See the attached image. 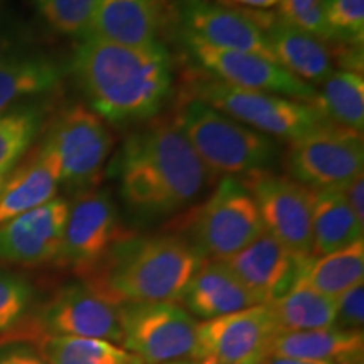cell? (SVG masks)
Segmentation results:
<instances>
[{
  "label": "cell",
  "instance_id": "cell-1",
  "mask_svg": "<svg viewBox=\"0 0 364 364\" xmlns=\"http://www.w3.org/2000/svg\"><path fill=\"white\" fill-rule=\"evenodd\" d=\"M71 70L90 110L117 127L154 120L174 91V61L164 43L134 48L88 34L76 44Z\"/></svg>",
  "mask_w": 364,
  "mask_h": 364
},
{
  "label": "cell",
  "instance_id": "cell-2",
  "mask_svg": "<svg viewBox=\"0 0 364 364\" xmlns=\"http://www.w3.org/2000/svg\"><path fill=\"white\" fill-rule=\"evenodd\" d=\"M110 171L127 208L144 220L182 211L216 179L174 122L156 118L125 140Z\"/></svg>",
  "mask_w": 364,
  "mask_h": 364
},
{
  "label": "cell",
  "instance_id": "cell-3",
  "mask_svg": "<svg viewBox=\"0 0 364 364\" xmlns=\"http://www.w3.org/2000/svg\"><path fill=\"white\" fill-rule=\"evenodd\" d=\"M204 258L177 235H124L85 282L112 304L179 302Z\"/></svg>",
  "mask_w": 364,
  "mask_h": 364
},
{
  "label": "cell",
  "instance_id": "cell-4",
  "mask_svg": "<svg viewBox=\"0 0 364 364\" xmlns=\"http://www.w3.org/2000/svg\"><path fill=\"white\" fill-rule=\"evenodd\" d=\"M172 122L215 176L236 177L268 171L280 156L275 139L188 95H182L177 103Z\"/></svg>",
  "mask_w": 364,
  "mask_h": 364
},
{
  "label": "cell",
  "instance_id": "cell-5",
  "mask_svg": "<svg viewBox=\"0 0 364 364\" xmlns=\"http://www.w3.org/2000/svg\"><path fill=\"white\" fill-rule=\"evenodd\" d=\"M184 95L206 103L252 130L287 142L327 124L312 103L265 91L238 88L199 70H194L188 76Z\"/></svg>",
  "mask_w": 364,
  "mask_h": 364
},
{
  "label": "cell",
  "instance_id": "cell-6",
  "mask_svg": "<svg viewBox=\"0 0 364 364\" xmlns=\"http://www.w3.org/2000/svg\"><path fill=\"white\" fill-rule=\"evenodd\" d=\"M257 204L238 177L223 176L188 223L186 238L204 260H226L263 233Z\"/></svg>",
  "mask_w": 364,
  "mask_h": 364
},
{
  "label": "cell",
  "instance_id": "cell-7",
  "mask_svg": "<svg viewBox=\"0 0 364 364\" xmlns=\"http://www.w3.org/2000/svg\"><path fill=\"white\" fill-rule=\"evenodd\" d=\"M120 346L144 364L193 359L198 322L179 302L118 304Z\"/></svg>",
  "mask_w": 364,
  "mask_h": 364
},
{
  "label": "cell",
  "instance_id": "cell-8",
  "mask_svg": "<svg viewBox=\"0 0 364 364\" xmlns=\"http://www.w3.org/2000/svg\"><path fill=\"white\" fill-rule=\"evenodd\" d=\"M43 147L56 161L61 184L83 193L102 179L113 136L93 110L85 105H73L54 120Z\"/></svg>",
  "mask_w": 364,
  "mask_h": 364
},
{
  "label": "cell",
  "instance_id": "cell-9",
  "mask_svg": "<svg viewBox=\"0 0 364 364\" xmlns=\"http://www.w3.org/2000/svg\"><path fill=\"white\" fill-rule=\"evenodd\" d=\"M9 332H21L33 341L39 338H83L120 343L117 306L86 282H75L58 290L31 322Z\"/></svg>",
  "mask_w": 364,
  "mask_h": 364
},
{
  "label": "cell",
  "instance_id": "cell-10",
  "mask_svg": "<svg viewBox=\"0 0 364 364\" xmlns=\"http://www.w3.org/2000/svg\"><path fill=\"white\" fill-rule=\"evenodd\" d=\"M285 167L311 189L344 188L363 174V134L327 124L289 142Z\"/></svg>",
  "mask_w": 364,
  "mask_h": 364
},
{
  "label": "cell",
  "instance_id": "cell-11",
  "mask_svg": "<svg viewBox=\"0 0 364 364\" xmlns=\"http://www.w3.org/2000/svg\"><path fill=\"white\" fill-rule=\"evenodd\" d=\"M241 182L257 204L263 230L295 257H312L314 189L270 171L247 174Z\"/></svg>",
  "mask_w": 364,
  "mask_h": 364
},
{
  "label": "cell",
  "instance_id": "cell-12",
  "mask_svg": "<svg viewBox=\"0 0 364 364\" xmlns=\"http://www.w3.org/2000/svg\"><path fill=\"white\" fill-rule=\"evenodd\" d=\"M280 332L268 306L209 318L196 329L193 359L215 364H267Z\"/></svg>",
  "mask_w": 364,
  "mask_h": 364
},
{
  "label": "cell",
  "instance_id": "cell-13",
  "mask_svg": "<svg viewBox=\"0 0 364 364\" xmlns=\"http://www.w3.org/2000/svg\"><path fill=\"white\" fill-rule=\"evenodd\" d=\"M181 48L188 54L189 61L199 71L231 86L245 90L265 91L280 97L314 103L316 86L299 80L292 73L257 54L216 49L201 43L193 36L177 33Z\"/></svg>",
  "mask_w": 364,
  "mask_h": 364
},
{
  "label": "cell",
  "instance_id": "cell-14",
  "mask_svg": "<svg viewBox=\"0 0 364 364\" xmlns=\"http://www.w3.org/2000/svg\"><path fill=\"white\" fill-rule=\"evenodd\" d=\"M120 221L108 189L83 191L73 199L58 263L86 277L122 238Z\"/></svg>",
  "mask_w": 364,
  "mask_h": 364
},
{
  "label": "cell",
  "instance_id": "cell-15",
  "mask_svg": "<svg viewBox=\"0 0 364 364\" xmlns=\"http://www.w3.org/2000/svg\"><path fill=\"white\" fill-rule=\"evenodd\" d=\"M172 12L177 33L193 36L211 48L257 54L273 61L265 31L248 11L209 0H176Z\"/></svg>",
  "mask_w": 364,
  "mask_h": 364
},
{
  "label": "cell",
  "instance_id": "cell-16",
  "mask_svg": "<svg viewBox=\"0 0 364 364\" xmlns=\"http://www.w3.org/2000/svg\"><path fill=\"white\" fill-rule=\"evenodd\" d=\"M223 262L258 306H270L294 289L302 277L307 258L295 257L263 231L248 247Z\"/></svg>",
  "mask_w": 364,
  "mask_h": 364
},
{
  "label": "cell",
  "instance_id": "cell-17",
  "mask_svg": "<svg viewBox=\"0 0 364 364\" xmlns=\"http://www.w3.org/2000/svg\"><path fill=\"white\" fill-rule=\"evenodd\" d=\"M68 209L70 203L56 198L0 225V260L24 267L56 262Z\"/></svg>",
  "mask_w": 364,
  "mask_h": 364
},
{
  "label": "cell",
  "instance_id": "cell-18",
  "mask_svg": "<svg viewBox=\"0 0 364 364\" xmlns=\"http://www.w3.org/2000/svg\"><path fill=\"white\" fill-rule=\"evenodd\" d=\"M169 19L167 0H97L90 34L110 43L142 48L161 43Z\"/></svg>",
  "mask_w": 364,
  "mask_h": 364
},
{
  "label": "cell",
  "instance_id": "cell-19",
  "mask_svg": "<svg viewBox=\"0 0 364 364\" xmlns=\"http://www.w3.org/2000/svg\"><path fill=\"white\" fill-rule=\"evenodd\" d=\"M61 176L43 145L12 172L0 188V225L56 199Z\"/></svg>",
  "mask_w": 364,
  "mask_h": 364
},
{
  "label": "cell",
  "instance_id": "cell-20",
  "mask_svg": "<svg viewBox=\"0 0 364 364\" xmlns=\"http://www.w3.org/2000/svg\"><path fill=\"white\" fill-rule=\"evenodd\" d=\"M273 61L306 83H324L334 73V59L327 44L273 16L265 26Z\"/></svg>",
  "mask_w": 364,
  "mask_h": 364
},
{
  "label": "cell",
  "instance_id": "cell-21",
  "mask_svg": "<svg viewBox=\"0 0 364 364\" xmlns=\"http://www.w3.org/2000/svg\"><path fill=\"white\" fill-rule=\"evenodd\" d=\"M181 300L191 316L203 321L258 306L223 260H204Z\"/></svg>",
  "mask_w": 364,
  "mask_h": 364
},
{
  "label": "cell",
  "instance_id": "cell-22",
  "mask_svg": "<svg viewBox=\"0 0 364 364\" xmlns=\"http://www.w3.org/2000/svg\"><path fill=\"white\" fill-rule=\"evenodd\" d=\"M272 358H295L329 364H364L363 331L326 329L280 332L272 349Z\"/></svg>",
  "mask_w": 364,
  "mask_h": 364
},
{
  "label": "cell",
  "instance_id": "cell-23",
  "mask_svg": "<svg viewBox=\"0 0 364 364\" xmlns=\"http://www.w3.org/2000/svg\"><path fill=\"white\" fill-rule=\"evenodd\" d=\"M364 223L353 213L343 191L314 189L312 257H322L363 240Z\"/></svg>",
  "mask_w": 364,
  "mask_h": 364
},
{
  "label": "cell",
  "instance_id": "cell-24",
  "mask_svg": "<svg viewBox=\"0 0 364 364\" xmlns=\"http://www.w3.org/2000/svg\"><path fill=\"white\" fill-rule=\"evenodd\" d=\"M61 68L39 54L0 51V113L19 100L56 88Z\"/></svg>",
  "mask_w": 364,
  "mask_h": 364
},
{
  "label": "cell",
  "instance_id": "cell-25",
  "mask_svg": "<svg viewBox=\"0 0 364 364\" xmlns=\"http://www.w3.org/2000/svg\"><path fill=\"white\" fill-rule=\"evenodd\" d=\"M364 279V241L322 257L307 258L300 280L316 292L338 299Z\"/></svg>",
  "mask_w": 364,
  "mask_h": 364
},
{
  "label": "cell",
  "instance_id": "cell-26",
  "mask_svg": "<svg viewBox=\"0 0 364 364\" xmlns=\"http://www.w3.org/2000/svg\"><path fill=\"white\" fill-rule=\"evenodd\" d=\"M268 309L282 332L316 331L336 324L338 299L318 294L299 280L290 292L272 302Z\"/></svg>",
  "mask_w": 364,
  "mask_h": 364
},
{
  "label": "cell",
  "instance_id": "cell-27",
  "mask_svg": "<svg viewBox=\"0 0 364 364\" xmlns=\"http://www.w3.org/2000/svg\"><path fill=\"white\" fill-rule=\"evenodd\" d=\"M314 107L332 125L363 134L364 78L353 71H334L317 91Z\"/></svg>",
  "mask_w": 364,
  "mask_h": 364
},
{
  "label": "cell",
  "instance_id": "cell-28",
  "mask_svg": "<svg viewBox=\"0 0 364 364\" xmlns=\"http://www.w3.org/2000/svg\"><path fill=\"white\" fill-rule=\"evenodd\" d=\"M36 348L49 364H144L122 346L102 339L39 338Z\"/></svg>",
  "mask_w": 364,
  "mask_h": 364
},
{
  "label": "cell",
  "instance_id": "cell-29",
  "mask_svg": "<svg viewBox=\"0 0 364 364\" xmlns=\"http://www.w3.org/2000/svg\"><path fill=\"white\" fill-rule=\"evenodd\" d=\"M39 129L34 110H16L0 115V174H9L24 157Z\"/></svg>",
  "mask_w": 364,
  "mask_h": 364
},
{
  "label": "cell",
  "instance_id": "cell-30",
  "mask_svg": "<svg viewBox=\"0 0 364 364\" xmlns=\"http://www.w3.org/2000/svg\"><path fill=\"white\" fill-rule=\"evenodd\" d=\"M97 0H36L43 19L58 33L83 39L90 34Z\"/></svg>",
  "mask_w": 364,
  "mask_h": 364
},
{
  "label": "cell",
  "instance_id": "cell-31",
  "mask_svg": "<svg viewBox=\"0 0 364 364\" xmlns=\"http://www.w3.org/2000/svg\"><path fill=\"white\" fill-rule=\"evenodd\" d=\"M322 9L336 43L363 46L364 0H322Z\"/></svg>",
  "mask_w": 364,
  "mask_h": 364
},
{
  "label": "cell",
  "instance_id": "cell-32",
  "mask_svg": "<svg viewBox=\"0 0 364 364\" xmlns=\"http://www.w3.org/2000/svg\"><path fill=\"white\" fill-rule=\"evenodd\" d=\"M33 299L34 289L24 277L0 272V336L9 334L24 321Z\"/></svg>",
  "mask_w": 364,
  "mask_h": 364
},
{
  "label": "cell",
  "instance_id": "cell-33",
  "mask_svg": "<svg viewBox=\"0 0 364 364\" xmlns=\"http://www.w3.org/2000/svg\"><path fill=\"white\" fill-rule=\"evenodd\" d=\"M280 19L316 38L334 41L324 19L322 0H280Z\"/></svg>",
  "mask_w": 364,
  "mask_h": 364
},
{
  "label": "cell",
  "instance_id": "cell-34",
  "mask_svg": "<svg viewBox=\"0 0 364 364\" xmlns=\"http://www.w3.org/2000/svg\"><path fill=\"white\" fill-rule=\"evenodd\" d=\"M364 324V287L356 285L338 297L336 327L339 329L363 331Z\"/></svg>",
  "mask_w": 364,
  "mask_h": 364
},
{
  "label": "cell",
  "instance_id": "cell-35",
  "mask_svg": "<svg viewBox=\"0 0 364 364\" xmlns=\"http://www.w3.org/2000/svg\"><path fill=\"white\" fill-rule=\"evenodd\" d=\"M0 364H49L34 346L22 341H4L0 344Z\"/></svg>",
  "mask_w": 364,
  "mask_h": 364
},
{
  "label": "cell",
  "instance_id": "cell-36",
  "mask_svg": "<svg viewBox=\"0 0 364 364\" xmlns=\"http://www.w3.org/2000/svg\"><path fill=\"white\" fill-rule=\"evenodd\" d=\"M343 191L346 201H348L349 206H351L353 213L361 223H364V179L363 174L358 176L356 179H353L349 184H346Z\"/></svg>",
  "mask_w": 364,
  "mask_h": 364
},
{
  "label": "cell",
  "instance_id": "cell-37",
  "mask_svg": "<svg viewBox=\"0 0 364 364\" xmlns=\"http://www.w3.org/2000/svg\"><path fill=\"white\" fill-rule=\"evenodd\" d=\"M235 6L248 7L250 11H265V9L279 6L280 0H230Z\"/></svg>",
  "mask_w": 364,
  "mask_h": 364
},
{
  "label": "cell",
  "instance_id": "cell-38",
  "mask_svg": "<svg viewBox=\"0 0 364 364\" xmlns=\"http://www.w3.org/2000/svg\"><path fill=\"white\" fill-rule=\"evenodd\" d=\"M267 364H329L322 361H311V359H295V358H270Z\"/></svg>",
  "mask_w": 364,
  "mask_h": 364
},
{
  "label": "cell",
  "instance_id": "cell-39",
  "mask_svg": "<svg viewBox=\"0 0 364 364\" xmlns=\"http://www.w3.org/2000/svg\"><path fill=\"white\" fill-rule=\"evenodd\" d=\"M169 364H199L196 359H182V361H176V363H169Z\"/></svg>",
  "mask_w": 364,
  "mask_h": 364
},
{
  "label": "cell",
  "instance_id": "cell-40",
  "mask_svg": "<svg viewBox=\"0 0 364 364\" xmlns=\"http://www.w3.org/2000/svg\"><path fill=\"white\" fill-rule=\"evenodd\" d=\"M6 176H7V174H0V188H2L4 181H6Z\"/></svg>",
  "mask_w": 364,
  "mask_h": 364
},
{
  "label": "cell",
  "instance_id": "cell-41",
  "mask_svg": "<svg viewBox=\"0 0 364 364\" xmlns=\"http://www.w3.org/2000/svg\"><path fill=\"white\" fill-rule=\"evenodd\" d=\"M199 364H215V363H209V361H198Z\"/></svg>",
  "mask_w": 364,
  "mask_h": 364
},
{
  "label": "cell",
  "instance_id": "cell-42",
  "mask_svg": "<svg viewBox=\"0 0 364 364\" xmlns=\"http://www.w3.org/2000/svg\"><path fill=\"white\" fill-rule=\"evenodd\" d=\"M0 2H2V0H0Z\"/></svg>",
  "mask_w": 364,
  "mask_h": 364
}]
</instances>
